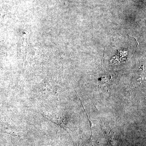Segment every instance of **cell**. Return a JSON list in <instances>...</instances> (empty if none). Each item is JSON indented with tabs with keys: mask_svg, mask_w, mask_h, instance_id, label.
<instances>
[{
	"mask_svg": "<svg viewBox=\"0 0 146 146\" xmlns=\"http://www.w3.org/2000/svg\"><path fill=\"white\" fill-rule=\"evenodd\" d=\"M101 87L105 90H108L112 86V82L109 77H103L100 82Z\"/></svg>",
	"mask_w": 146,
	"mask_h": 146,
	"instance_id": "obj_1",
	"label": "cell"
}]
</instances>
